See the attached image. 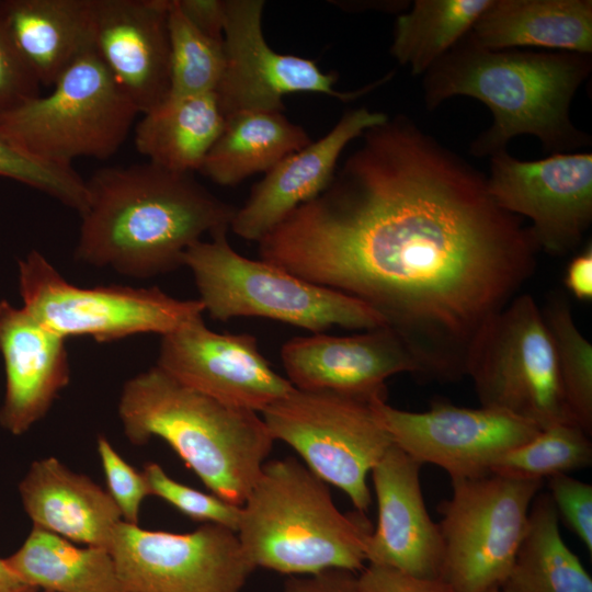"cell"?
I'll return each mask as SVG.
<instances>
[{"mask_svg":"<svg viewBox=\"0 0 592 592\" xmlns=\"http://www.w3.org/2000/svg\"><path fill=\"white\" fill-rule=\"evenodd\" d=\"M361 139L328 186L258 242L260 259L365 303L421 374L457 379L538 247L487 177L411 118L388 117Z\"/></svg>","mask_w":592,"mask_h":592,"instance_id":"cell-1","label":"cell"},{"mask_svg":"<svg viewBox=\"0 0 592 592\" xmlns=\"http://www.w3.org/2000/svg\"><path fill=\"white\" fill-rule=\"evenodd\" d=\"M86 185L76 260L133 278L183 266L185 251L205 234L228 230L237 210L193 173L149 161L101 168Z\"/></svg>","mask_w":592,"mask_h":592,"instance_id":"cell-2","label":"cell"},{"mask_svg":"<svg viewBox=\"0 0 592 592\" xmlns=\"http://www.w3.org/2000/svg\"><path fill=\"white\" fill-rule=\"evenodd\" d=\"M592 69L591 55L503 49L476 45L466 34L423 78L429 110L465 95L479 100L493 116L470 145L475 157H491L520 135L537 137L549 155L590 144L570 118L571 101Z\"/></svg>","mask_w":592,"mask_h":592,"instance_id":"cell-3","label":"cell"},{"mask_svg":"<svg viewBox=\"0 0 592 592\" xmlns=\"http://www.w3.org/2000/svg\"><path fill=\"white\" fill-rule=\"evenodd\" d=\"M118 417L132 444L160 437L213 494L238 506L274 443L258 412L192 389L157 365L124 384Z\"/></svg>","mask_w":592,"mask_h":592,"instance_id":"cell-4","label":"cell"},{"mask_svg":"<svg viewBox=\"0 0 592 592\" xmlns=\"http://www.w3.org/2000/svg\"><path fill=\"white\" fill-rule=\"evenodd\" d=\"M372 533L364 512H340L328 483L294 457L264 463L237 531L255 569L288 576L362 570Z\"/></svg>","mask_w":592,"mask_h":592,"instance_id":"cell-5","label":"cell"},{"mask_svg":"<svg viewBox=\"0 0 592 592\" xmlns=\"http://www.w3.org/2000/svg\"><path fill=\"white\" fill-rule=\"evenodd\" d=\"M227 231L197 241L183 255V266L191 270L198 300L210 318L227 322L262 317L314 333L335 326L360 330L386 326L378 312L357 298L239 254Z\"/></svg>","mask_w":592,"mask_h":592,"instance_id":"cell-6","label":"cell"},{"mask_svg":"<svg viewBox=\"0 0 592 592\" xmlns=\"http://www.w3.org/2000/svg\"><path fill=\"white\" fill-rule=\"evenodd\" d=\"M138 114L91 49L57 79L48 94L0 117V133L33 159L72 167L77 158L112 157Z\"/></svg>","mask_w":592,"mask_h":592,"instance_id":"cell-7","label":"cell"},{"mask_svg":"<svg viewBox=\"0 0 592 592\" xmlns=\"http://www.w3.org/2000/svg\"><path fill=\"white\" fill-rule=\"evenodd\" d=\"M379 400L332 390L293 388L263 410L273 437L293 447L305 465L367 511V475L394 444L380 422Z\"/></svg>","mask_w":592,"mask_h":592,"instance_id":"cell-8","label":"cell"},{"mask_svg":"<svg viewBox=\"0 0 592 592\" xmlns=\"http://www.w3.org/2000/svg\"><path fill=\"white\" fill-rule=\"evenodd\" d=\"M466 375L481 407L512 413L540 430L574 422L542 309L528 294L516 295L478 332L467 355Z\"/></svg>","mask_w":592,"mask_h":592,"instance_id":"cell-9","label":"cell"},{"mask_svg":"<svg viewBox=\"0 0 592 592\" xmlns=\"http://www.w3.org/2000/svg\"><path fill=\"white\" fill-rule=\"evenodd\" d=\"M437 510L444 544L440 578L451 592H486L505 580L526 531L531 504L543 487L487 474L452 479Z\"/></svg>","mask_w":592,"mask_h":592,"instance_id":"cell-10","label":"cell"},{"mask_svg":"<svg viewBox=\"0 0 592 592\" xmlns=\"http://www.w3.org/2000/svg\"><path fill=\"white\" fill-rule=\"evenodd\" d=\"M23 307L64 338L111 342L138 333L168 334L205 311L198 299L181 300L159 287L70 284L38 251L19 260Z\"/></svg>","mask_w":592,"mask_h":592,"instance_id":"cell-11","label":"cell"},{"mask_svg":"<svg viewBox=\"0 0 592 592\" xmlns=\"http://www.w3.org/2000/svg\"><path fill=\"white\" fill-rule=\"evenodd\" d=\"M107 550L125 592H241L255 570L237 533L213 523L179 534L122 520Z\"/></svg>","mask_w":592,"mask_h":592,"instance_id":"cell-12","label":"cell"},{"mask_svg":"<svg viewBox=\"0 0 592 592\" xmlns=\"http://www.w3.org/2000/svg\"><path fill=\"white\" fill-rule=\"evenodd\" d=\"M263 0H225V67L214 92L224 118L246 112H282L283 96L310 92L351 101L380 83L356 91L334 89L338 76L314 60L273 50L262 31Z\"/></svg>","mask_w":592,"mask_h":592,"instance_id":"cell-13","label":"cell"},{"mask_svg":"<svg viewBox=\"0 0 592 592\" xmlns=\"http://www.w3.org/2000/svg\"><path fill=\"white\" fill-rule=\"evenodd\" d=\"M488 191L504 210L527 217L539 248L565 254L592 221V153H554L520 160L502 150L490 157Z\"/></svg>","mask_w":592,"mask_h":592,"instance_id":"cell-14","label":"cell"},{"mask_svg":"<svg viewBox=\"0 0 592 592\" xmlns=\"http://www.w3.org/2000/svg\"><path fill=\"white\" fill-rule=\"evenodd\" d=\"M392 443L418 463L443 468L451 479L490 474L494 462L542 430L531 421L487 407L463 408L434 401L423 412L376 403Z\"/></svg>","mask_w":592,"mask_h":592,"instance_id":"cell-15","label":"cell"},{"mask_svg":"<svg viewBox=\"0 0 592 592\" xmlns=\"http://www.w3.org/2000/svg\"><path fill=\"white\" fill-rule=\"evenodd\" d=\"M157 366L223 403L262 412L294 386L277 374L249 333H217L198 316L161 337Z\"/></svg>","mask_w":592,"mask_h":592,"instance_id":"cell-16","label":"cell"},{"mask_svg":"<svg viewBox=\"0 0 592 592\" xmlns=\"http://www.w3.org/2000/svg\"><path fill=\"white\" fill-rule=\"evenodd\" d=\"M281 360L287 379L297 389L373 399H386L389 377L421 373L406 342L387 326L353 335L294 337L282 345Z\"/></svg>","mask_w":592,"mask_h":592,"instance_id":"cell-17","label":"cell"},{"mask_svg":"<svg viewBox=\"0 0 592 592\" xmlns=\"http://www.w3.org/2000/svg\"><path fill=\"white\" fill-rule=\"evenodd\" d=\"M169 0H93V50L139 114L170 92Z\"/></svg>","mask_w":592,"mask_h":592,"instance_id":"cell-18","label":"cell"},{"mask_svg":"<svg viewBox=\"0 0 592 592\" xmlns=\"http://www.w3.org/2000/svg\"><path fill=\"white\" fill-rule=\"evenodd\" d=\"M420 467L392 444L372 469L378 522L367 539L365 556L369 563L435 579L441 576L444 544L439 523L424 504Z\"/></svg>","mask_w":592,"mask_h":592,"instance_id":"cell-19","label":"cell"},{"mask_svg":"<svg viewBox=\"0 0 592 592\" xmlns=\"http://www.w3.org/2000/svg\"><path fill=\"white\" fill-rule=\"evenodd\" d=\"M389 116L366 107L346 111L328 134L293 152L265 172L237 208L230 228L259 242L292 212L319 195L330 183L344 148Z\"/></svg>","mask_w":592,"mask_h":592,"instance_id":"cell-20","label":"cell"},{"mask_svg":"<svg viewBox=\"0 0 592 592\" xmlns=\"http://www.w3.org/2000/svg\"><path fill=\"white\" fill-rule=\"evenodd\" d=\"M66 340L24 307L0 300V354L5 369L0 425L5 431L13 435L29 431L69 384Z\"/></svg>","mask_w":592,"mask_h":592,"instance_id":"cell-21","label":"cell"},{"mask_svg":"<svg viewBox=\"0 0 592 592\" xmlns=\"http://www.w3.org/2000/svg\"><path fill=\"white\" fill-rule=\"evenodd\" d=\"M19 493L33 526L76 544L107 549L122 521L106 490L55 457L33 462L19 483Z\"/></svg>","mask_w":592,"mask_h":592,"instance_id":"cell-22","label":"cell"},{"mask_svg":"<svg viewBox=\"0 0 592 592\" xmlns=\"http://www.w3.org/2000/svg\"><path fill=\"white\" fill-rule=\"evenodd\" d=\"M0 23L41 87L93 49V0H0Z\"/></svg>","mask_w":592,"mask_h":592,"instance_id":"cell-23","label":"cell"},{"mask_svg":"<svg viewBox=\"0 0 592 592\" xmlns=\"http://www.w3.org/2000/svg\"><path fill=\"white\" fill-rule=\"evenodd\" d=\"M478 46L542 47L591 55V0H492L467 33Z\"/></svg>","mask_w":592,"mask_h":592,"instance_id":"cell-24","label":"cell"},{"mask_svg":"<svg viewBox=\"0 0 592 592\" xmlns=\"http://www.w3.org/2000/svg\"><path fill=\"white\" fill-rule=\"evenodd\" d=\"M224 125L214 93L168 98L143 114L135 126L134 143L147 161L193 173L201 170Z\"/></svg>","mask_w":592,"mask_h":592,"instance_id":"cell-25","label":"cell"},{"mask_svg":"<svg viewBox=\"0 0 592 592\" xmlns=\"http://www.w3.org/2000/svg\"><path fill=\"white\" fill-rule=\"evenodd\" d=\"M310 143L308 133L282 112L240 113L225 119L200 172L219 185L238 184Z\"/></svg>","mask_w":592,"mask_h":592,"instance_id":"cell-26","label":"cell"},{"mask_svg":"<svg viewBox=\"0 0 592 592\" xmlns=\"http://www.w3.org/2000/svg\"><path fill=\"white\" fill-rule=\"evenodd\" d=\"M27 584L46 592H125L110 551L78 546L33 526L21 547L5 558Z\"/></svg>","mask_w":592,"mask_h":592,"instance_id":"cell-27","label":"cell"},{"mask_svg":"<svg viewBox=\"0 0 592 592\" xmlns=\"http://www.w3.org/2000/svg\"><path fill=\"white\" fill-rule=\"evenodd\" d=\"M501 592H592V579L565 544L548 492L536 494L525 534Z\"/></svg>","mask_w":592,"mask_h":592,"instance_id":"cell-28","label":"cell"},{"mask_svg":"<svg viewBox=\"0 0 592 592\" xmlns=\"http://www.w3.org/2000/svg\"><path fill=\"white\" fill-rule=\"evenodd\" d=\"M492 0H415L398 15L390 53L413 76L424 75L473 27Z\"/></svg>","mask_w":592,"mask_h":592,"instance_id":"cell-29","label":"cell"},{"mask_svg":"<svg viewBox=\"0 0 592 592\" xmlns=\"http://www.w3.org/2000/svg\"><path fill=\"white\" fill-rule=\"evenodd\" d=\"M563 397L572 420L592 435V345L579 331L566 299L553 296L542 309Z\"/></svg>","mask_w":592,"mask_h":592,"instance_id":"cell-30","label":"cell"},{"mask_svg":"<svg viewBox=\"0 0 592 592\" xmlns=\"http://www.w3.org/2000/svg\"><path fill=\"white\" fill-rule=\"evenodd\" d=\"M590 435L574 422L543 429L528 442L506 452L490 473L523 480H540L592 464Z\"/></svg>","mask_w":592,"mask_h":592,"instance_id":"cell-31","label":"cell"},{"mask_svg":"<svg viewBox=\"0 0 592 592\" xmlns=\"http://www.w3.org/2000/svg\"><path fill=\"white\" fill-rule=\"evenodd\" d=\"M170 92L168 98L214 93L225 67L224 37L200 31L169 0Z\"/></svg>","mask_w":592,"mask_h":592,"instance_id":"cell-32","label":"cell"},{"mask_svg":"<svg viewBox=\"0 0 592 592\" xmlns=\"http://www.w3.org/2000/svg\"><path fill=\"white\" fill-rule=\"evenodd\" d=\"M0 177L16 181L59 201L79 215L87 205V185L72 167L33 159L0 133Z\"/></svg>","mask_w":592,"mask_h":592,"instance_id":"cell-33","label":"cell"},{"mask_svg":"<svg viewBox=\"0 0 592 592\" xmlns=\"http://www.w3.org/2000/svg\"><path fill=\"white\" fill-rule=\"evenodd\" d=\"M143 474L149 496L162 499L194 521L221 525L237 533L241 506L174 480L157 463H147Z\"/></svg>","mask_w":592,"mask_h":592,"instance_id":"cell-34","label":"cell"},{"mask_svg":"<svg viewBox=\"0 0 592 592\" xmlns=\"http://www.w3.org/2000/svg\"><path fill=\"white\" fill-rule=\"evenodd\" d=\"M96 449L106 480V491L118 508L122 520L137 525L141 503L149 496L143 471L130 466L104 435H99Z\"/></svg>","mask_w":592,"mask_h":592,"instance_id":"cell-35","label":"cell"},{"mask_svg":"<svg viewBox=\"0 0 592 592\" xmlns=\"http://www.w3.org/2000/svg\"><path fill=\"white\" fill-rule=\"evenodd\" d=\"M549 496L558 515L592 553V486L568 474L548 478Z\"/></svg>","mask_w":592,"mask_h":592,"instance_id":"cell-36","label":"cell"},{"mask_svg":"<svg viewBox=\"0 0 592 592\" xmlns=\"http://www.w3.org/2000/svg\"><path fill=\"white\" fill-rule=\"evenodd\" d=\"M41 84L23 62L0 23V117L38 96Z\"/></svg>","mask_w":592,"mask_h":592,"instance_id":"cell-37","label":"cell"},{"mask_svg":"<svg viewBox=\"0 0 592 592\" xmlns=\"http://www.w3.org/2000/svg\"><path fill=\"white\" fill-rule=\"evenodd\" d=\"M356 592H451V590L441 578H420L392 567L369 563L357 576Z\"/></svg>","mask_w":592,"mask_h":592,"instance_id":"cell-38","label":"cell"},{"mask_svg":"<svg viewBox=\"0 0 592 592\" xmlns=\"http://www.w3.org/2000/svg\"><path fill=\"white\" fill-rule=\"evenodd\" d=\"M354 571L330 568L316 573L289 576L283 592H356Z\"/></svg>","mask_w":592,"mask_h":592,"instance_id":"cell-39","label":"cell"},{"mask_svg":"<svg viewBox=\"0 0 592 592\" xmlns=\"http://www.w3.org/2000/svg\"><path fill=\"white\" fill-rule=\"evenodd\" d=\"M184 15L203 33L223 38L225 0H177Z\"/></svg>","mask_w":592,"mask_h":592,"instance_id":"cell-40","label":"cell"},{"mask_svg":"<svg viewBox=\"0 0 592 592\" xmlns=\"http://www.w3.org/2000/svg\"><path fill=\"white\" fill-rule=\"evenodd\" d=\"M565 285L568 291L580 300L592 298V247L589 244L569 262Z\"/></svg>","mask_w":592,"mask_h":592,"instance_id":"cell-41","label":"cell"},{"mask_svg":"<svg viewBox=\"0 0 592 592\" xmlns=\"http://www.w3.org/2000/svg\"><path fill=\"white\" fill-rule=\"evenodd\" d=\"M24 582L9 566L5 558H0V592H37Z\"/></svg>","mask_w":592,"mask_h":592,"instance_id":"cell-42","label":"cell"},{"mask_svg":"<svg viewBox=\"0 0 592 592\" xmlns=\"http://www.w3.org/2000/svg\"><path fill=\"white\" fill-rule=\"evenodd\" d=\"M486 592H501L500 588H492Z\"/></svg>","mask_w":592,"mask_h":592,"instance_id":"cell-43","label":"cell"},{"mask_svg":"<svg viewBox=\"0 0 592 592\" xmlns=\"http://www.w3.org/2000/svg\"><path fill=\"white\" fill-rule=\"evenodd\" d=\"M37 592H39V591H37ZM41 592H46V591H41Z\"/></svg>","mask_w":592,"mask_h":592,"instance_id":"cell-44","label":"cell"}]
</instances>
